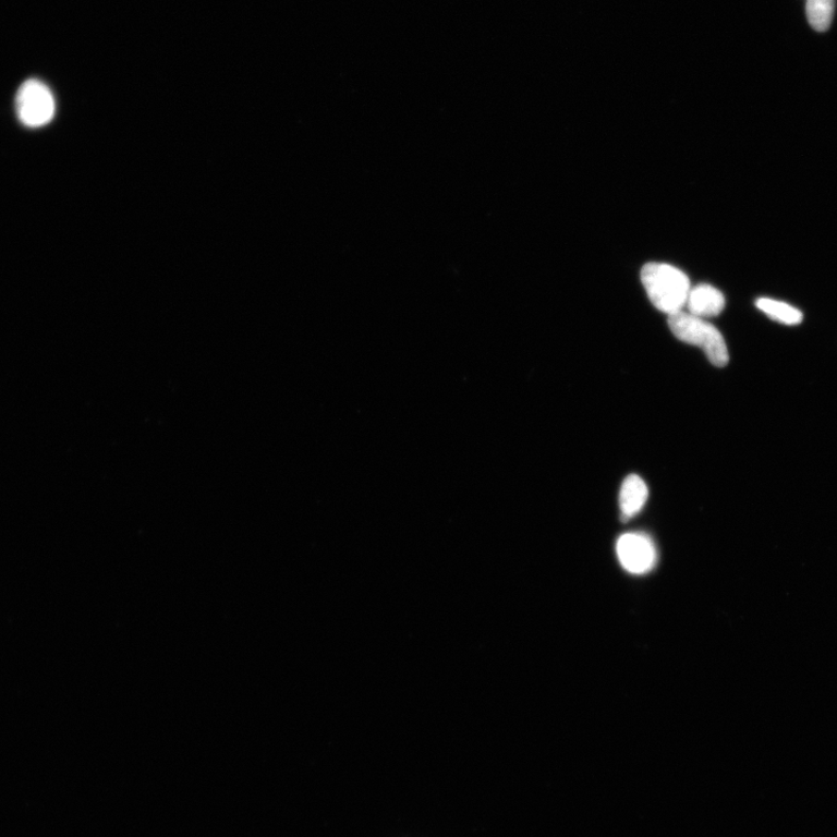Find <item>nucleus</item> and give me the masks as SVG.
Listing matches in <instances>:
<instances>
[{"label": "nucleus", "instance_id": "nucleus-5", "mask_svg": "<svg viewBox=\"0 0 837 837\" xmlns=\"http://www.w3.org/2000/svg\"><path fill=\"white\" fill-rule=\"evenodd\" d=\"M725 305V295L720 290L702 284L691 289L686 306L692 316L707 319L719 316Z\"/></svg>", "mask_w": 837, "mask_h": 837}, {"label": "nucleus", "instance_id": "nucleus-2", "mask_svg": "<svg viewBox=\"0 0 837 837\" xmlns=\"http://www.w3.org/2000/svg\"><path fill=\"white\" fill-rule=\"evenodd\" d=\"M669 326L678 340L702 348L713 365L724 368L728 364L726 341L719 329L706 319L680 311L669 316Z\"/></svg>", "mask_w": 837, "mask_h": 837}, {"label": "nucleus", "instance_id": "nucleus-7", "mask_svg": "<svg viewBox=\"0 0 837 837\" xmlns=\"http://www.w3.org/2000/svg\"><path fill=\"white\" fill-rule=\"evenodd\" d=\"M756 306L759 310L765 313L766 316H769V318L784 325H799L802 323V319H804V317H802V313L799 310L787 303L769 299H760L756 302Z\"/></svg>", "mask_w": 837, "mask_h": 837}, {"label": "nucleus", "instance_id": "nucleus-6", "mask_svg": "<svg viewBox=\"0 0 837 837\" xmlns=\"http://www.w3.org/2000/svg\"><path fill=\"white\" fill-rule=\"evenodd\" d=\"M650 496L647 484L638 475L628 476L622 485L619 495L620 511L622 520L634 518L644 508Z\"/></svg>", "mask_w": 837, "mask_h": 837}, {"label": "nucleus", "instance_id": "nucleus-3", "mask_svg": "<svg viewBox=\"0 0 837 837\" xmlns=\"http://www.w3.org/2000/svg\"><path fill=\"white\" fill-rule=\"evenodd\" d=\"M15 110L22 124L29 129H39L54 118L56 99L45 83L28 80L17 90Z\"/></svg>", "mask_w": 837, "mask_h": 837}, {"label": "nucleus", "instance_id": "nucleus-1", "mask_svg": "<svg viewBox=\"0 0 837 837\" xmlns=\"http://www.w3.org/2000/svg\"><path fill=\"white\" fill-rule=\"evenodd\" d=\"M642 284L656 308L671 316L683 311L691 291L689 277L666 264L645 265L641 272Z\"/></svg>", "mask_w": 837, "mask_h": 837}, {"label": "nucleus", "instance_id": "nucleus-8", "mask_svg": "<svg viewBox=\"0 0 837 837\" xmlns=\"http://www.w3.org/2000/svg\"><path fill=\"white\" fill-rule=\"evenodd\" d=\"M835 0H808L806 14L809 24L816 32L829 29L833 22Z\"/></svg>", "mask_w": 837, "mask_h": 837}, {"label": "nucleus", "instance_id": "nucleus-4", "mask_svg": "<svg viewBox=\"0 0 837 837\" xmlns=\"http://www.w3.org/2000/svg\"><path fill=\"white\" fill-rule=\"evenodd\" d=\"M617 554L622 568L634 574L652 571L657 562L653 539L642 533L623 534L618 539Z\"/></svg>", "mask_w": 837, "mask_h": 837}]
</instances>
